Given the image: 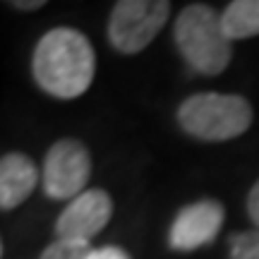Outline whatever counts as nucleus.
I'll list each match as a JSON object with an SVG mask.
<instances>
[{
	"instance_id": "obj_7",
	"label": "nucleus",
	"mask_w": 259,
	"mask_h": 259,
	"mask_svg": "<svg viewBox=\"0 0 259 259\" xmlns=\"http://www.w3.org/2000/svg\"><path fill=\"white\" fill-rule=\"evenodd\" d=\"M223 221H226V209L216 199H199V202L187 204L176 213V219L170 223L168 245L178 252L199 250L213 242Z\"/></svg>"
},
{
	"instance_id": "obj_8",
	"label": "nucleus",
	"mask_w": 259,
	"mask_h": 259,
	"mask_svg": "<svg viewBox=\"0 0 259 259\" xmlns=\"http://www.w3.org/2000/svg\"><path fill=\"white\" fill-rule=\"evenodd\" d=\"M38 183L34 161L19 151H10L0 158V209H17L31 197Z\"/></svg>"
},
{
	"instance_id": "obj_9",
	"label": "nucleus",
	"mask_w": 259,
	"mask_h": 259,
	"mask_svg": "<svg viewBox=\"0 0 259 259\" xmlns=\"http://www.w3.org/2000/svg\"><path fill=\"white\" fill-rule=\"evenodd\" d=\"M223 31L231 41L252 38L259 34V0H231L221 12Z\"/></svg>"
},
{
	"instance_id": "obj_13",
	"label": "nucleus",
	"mask_w": 259,
	"mask_h": 259,
	"mask_svg": "<svg viewBox=\"0 0 259 259\" xmlns=\"http://www.w3.org/2000/svg\"><path fill=\"white\" fill-rule=\"evenodd\" d=\"M247 213H250V219L257 223L259 228V180L252 185L250 194H247Z\"/></svg>"
},
{
	"instance_id": "obj_12",
	"label": "nucleus",
	"mask_w": 259,
	"mask_h": 259,
	"mask_svg": "<svg viewBox=\"0 0 259 259\" xmlns=\"http://www.w3.org/2000/svg\"><path fill=\"white\" fill-rule=\"evenodd\" d=\"M87 259H130V254L115 245H106V247H96Z\"/></svg>"
},
{
	"instance_id": "obj_10",
	"label": "nucleus",
	"mask_w": 259,
	"mask_h": 259,
	"mask_svg": "<svg viewBox=\"0 0 259 259\" xmlns=\"http://www.w3.org/2000/svg\"><path fill=\"white\" fill-rule=\"evenodd\" d=\"M89 242H74V240H56L41 252L38 259H87L92 254Z\"/></svg>"
},
{
	"instance_id": "obj_14",
	"label": "nucleus",
	"mask_w": 259,
	"mask_h": 259,
	"mask_svg": "<svg viewBox=\"0 0 259 259\" xmlns=\"http://www.w3.org/2000/svg\"><path fill=\"white\" fill-rule=\"evenodd\" d=\"M12 8H17V10H22V12H34V10H38V8H44L48 0H8Z\"/></svg>"
},
{
	"instance_id": "obj_1",
	"label": "nucleus",
	"mask_w": 259,
	"mask_h": 259,
	"mask_svg": "<svg viewBox=\"0 0 259 259\" xmlns=\"http://www.w3.org/2000/svg\"><path fill=\"white\" fill-rule=\"evenodd\" d=\"M31 72L36 84L53 99L72 101L94 82L96 53L82 31L56 27L41 36L34 48Z\"/></svg>"
},
{
	"instance_id": "obj_11",
	"label": "nucleus",
	"mask_w": 259,
	"mask_h": 259,
	"mask_svg": "<svg viewBox=\"0 0 259 259\" xmlns=\"http://www.w3.org/2000/svg\"><path fill=\"white\" fill-rule=\"evenodd\" d=\"M231 259H259V231H242L231 238Z\"/></svg>"
},
{
	"instance_id": "obj_6",
	"label": "nucleus",
	"mask_w": 259,
	"mask_h": 259,
	"mask_svg": "<svg viewBox=\"0 0 259 259\" xmlns=\"http://www.w3.org/2000/svg\"><path fill=\"white\" fill-rule=\"evenodd\" d=\"M113 216V199L106 190H84L79 197L65 206V211L56 221L58 240L92 242L108 226Z\"/></svg>"
},
{
	"instance_id": "obj_3",
	"label": "nucleus",
	"mask_w": 259,
	"mask_h": 259,
	"mask_svg": "<svg viewBox=\"0 0 259 259\" xmlns=\"http://www.w3.org/2000/svg\"><path fill=\"white\" fill-rule=\"evenodd\" d=\"M254 120L252 103L238 94H192L178 108V122L190 137L228 142L245 135Z\"/></svg>"
},
{
	"instance_id": "obj_4",
	"label": "nucleus",
	"mask_w": 259,
	"mask_h": 259,
	"mask_svg": "<svg viewBox=\"0 0 259 259\" xmlns=\"http://www.w3.org/2000/svg\"><path fill=\"white\" fill-rule=\"evenodd\" d=\"M170 15V0H118L108 19V41L122 56H135L158 36Z\"/></svg>"
},
{
	"instance_id": "obj_5",
	"label": "nucleus",
	"mask_w": 259,
	"mask_h": 259,
	"mask_svg": "<svg viewBox=\"0 0 259 259\" xmlns=\"http://www.w3.org/2000/svg\"><path fill=\"white\" fill-rule=\"evenodd\" d=\"M92 178V156L89 149L79 139H58L48 149L46 161H44V192L51 199H70L87 190V183Z\"/></svg>"
},
{
	"instance_id": "obj_2",
	"label": "nucleus",
	"mask_w": 259,
	"mask_h": 259,
	"mask_svg": "<svg viewBox=\"0 0 259 259\" xmlns=\"http://www.w3.org/2000/svg\"><path fill=\"white\" fill-rule=\"evenodd\" d=\"M176 46L185 63L204 77L221 74L233 58V41L223 31L221 15L204 3L187 5L176 19Z\"/></svg>"
}]
</instances>
